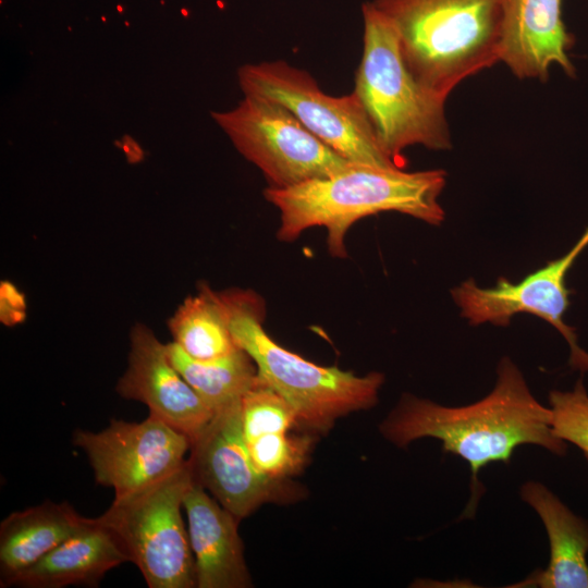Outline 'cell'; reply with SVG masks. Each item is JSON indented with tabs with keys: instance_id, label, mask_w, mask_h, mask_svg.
Masks as SVG:
<instances>
[{
	"instance_id": "obj_1",
	"label": "cell",
	"mask_w": 588,
	"mask_h": 588,
	"mask_svg": "<svg viewBox=\"0 0 588 588\" xmlns=\"http://www.w3.org/2000/svg\"><path fill=\"white\" fill-rule=\"evenodd\" d=\"M551 409L539 403L515 363L503 357L497 381L483 399L465 406L449 407L404 393L379 425L392 444L406 448L421 438L441 441L445 453L463 458L470 467V498L461 518H471L485 489L480 470L491 463H510L514 450L525 444L564 455L567 443L551 426Z\"/></svg>"
},
{
	"instance_id": "obj_2",
	"label": "cell",
	"mask_w": 588,
	"mask_h": 588,
	"mask_svg": "<svg viewBox=\"0 0 588 588\" xmlns=\"http://www.w3.org/2000/svg\"><path fill=\"white\" fill-rule=\"evenodd\" d=\"M446 184L442 169L408 172L352 162L331 175L286 188L268 186L264 196L280 213L277 237L295 241L304 231L321 226L334 258L347 256L345 237L358 220L395 211L432 225L443 222L439 197Z\"/></svg>"
},
{
	"instance_id": "obj_3",
	"label": "cell",
	"mask_w": 588,
	"mask_h": 588,
	"mask_svg": "<svg viewBox=\"0 0 588 588\" xmlns=\"http://www.w3.org/2000/svg\"><path fill=\"white\" fill-rule=\"evenodd\" d=\"M392 25L414 76L448 99L499 63L502 0H371Z\"/></svg>"
},
{
	"instance_id": "obj_4",
	"label": "cell",
	"mask_w": 588,
	"mask_h": 588,
	"mask_svg": "<svg viewBox=\"0 0 588 588\" xmlns=\"http://www.w3.org/2000/svg\"><path fill=\"white\" fill-rule=\"evenodd\" d=\"M221 295L236 345L252 357L258 377L292 405L299 427L326 433L339 418L377 404L383 373L358 376L309 362L265 331V303L257 293L232 289Z\"/></svg>"
},
{
	"instance_id": "obj_5",
	"label": "cell",
	"mask_w": 588,
	"mask_h": 588,
	"mask_svg": "<svg viewBox=\"0 0 588 588\" xmlns=\"http://www.w3.org/2000/svg\"><path fill=\"white\" fill-rule=\"evenodd\" d=\"M363 53L353 89L382 149L401 168L412 146L452 148L446 99L420 83L407 68L396 34L371 1L362 4Z\"/></svg>"
},
{
	"instance_id": "obj_6",
	"label": "cell",
	"mask_w": 588,
	"mask_h": 588,
	"mask_svg": "<svg viewBox=\"0 0 588 588\" xmlns=\"http://www.w3.org/2000/svg\"><path fill=\"white\" fill-rule=\"evenodd\" d=\"M188 462L142 490L114 498L97 519L123 547L149 588L196 587L194 556L182 517L193 483Z\"/></svg>"
},
{
	"instance_id": "obj_7",
	"label": "cell",
	"mask_w": 588,
	"mask_h": 588,
	"mask_svg": "<svg viewBox=\"0 0 588 588\" xmlns=\"http://www.w3.org/2000/svg\"><path fill=\"white\" fill-rule=\"evenodd\" d=\"M237 77L244 95L282 105L347 160L403 169L380 146L353 91L339 97L328 95L311 74L283 60L245 64L238 69Z\"/></svg>"
},
{
	"instance_id": "obj_8",
	"label": "cell",
	"mask_w": 588,
	"mask_h": 588,
	"mask_svg": "<svg viewBox=\"0 0 588 588\" xmlns=\"http://www.w3.org/2000/svg\"><path fill=\"white\" fill-rule=\"evenodd\" d=\"M211 115L270 187L286 188L324 177L352 163L268 98L245 95L232 110Z\"/></svg>"
},
{
	"instance_id": "obj_9",
	"label": "cell",
	"mask_w": 588,
	"mask_h": 588,
	"mask_svg": "<svg viewBox=\"0 0 588 588\" xmlns=\"http://www.w3.org/2000/svg\"><path fill=\"white\" fill-rule=\"evenodd\" d=\"M242 401L213 414L191 442L188 465L193 480L238 519L265 503L287 504L304 497L291 479L261 474L248 452L242 425Z\"/></svg>"
},
{
	"instance_id": "obj_10",
	"label": "cell",
	"mask_w": 588,
	"mask_h": 588,
	"mask_svg": "<svg viewBox=\"0 0 588 588\" xmlns=\"http://www.w3.org/2000/svg\"><path fill=\"white\" fill-rule=\"evenodd\" d=\"M72 443L86 454L95 481L112 488L114 498L173 474L186 463L191 449L185 434L150 415L139 422L111 419L98 432L77 429Z\"/></svg>"
},
{
	"instance_id": "obj_11",
	"label": "cell",
	"mask_w": 588,
	"mask_h": 588,
	"mask_svg": "<svg viewBox=\"0 0 588 588\" xmlns=\"http://www.w3.org/2000/svg\"><path fill=\"white\" fill-rule=\"evenodd\" d=\"M588 246V226L575 245L562 257L528 274L518 283L504 277L493 287H480L468 279L451 291L461 315L477 326L490 322L507 326L517 314H531L549 322L569 346V365L588 371V353L577 342L575 328L564 321L572 291L566 287V275L577 257Z\"/></svg>"
},
{
	"instance_id": "obj_12",
	"label": "cell",
	"mask_w": 588,
	"mask_h": 588,
	"mask_svg": "<svg viewBox=\"0 0 588 588\" xmlns=\"http://www.w3.org/2000/svg\"><path fill=\"white\" fill-rule=\"evenodd\" d=\"M117 393L144 403L150 416L182 432L191 442L215 414L174 367L167 344L143 323L131 330L127 367L118 380Z\"/></svg>"
},
{
	"instance_id": "obj_13",
	"label": "cell",
	"mask_w": 588,
	"mask_h": 588,
	"mask_svg": "<svg viewBox=\"0 0 588 588\" xmlns=\"http://www.w3.org/2000/svg\"><path fill=\"white\" fill-rule=\"evenodd\" d=\"M574 36L562 19V0H502L499 62L519 79L547 82L559 65L574 77Z\"/></svg>"
},
{
	"instance_id": "obj_14",
	"label": "cell",
	"mask_w": 588,
	"mask_h": 588,
	"mask_svg": "<svg viewBox=\"0 0 588 588\" xmlns=\"http://www.w3.org/2000/svg\"><path fill=\"white\" fill-rule=\"evenodd\" d=\"M183 510L187 517L196 587H252L238 534L241 519L195 481L184 497Z\"/></svg>"
},
{
	"instance_id": "obj_15",
	"label": "cell",
	"mask_w": 588,
	"mask_h": 588,
	"mask_svg": "<svg viewBox=\"0 0 588 588\" xmlns=\"http://www.w3.org/2000/svg\"><path fill=\"white\" fill-rule=\"evenodd\" d=\"M128 562L114 536L97 517L61 542L32 566L12 577L5 587H97L111 569Z\"/></svg>"
},
{
	"instance_id": "obj_16",
	"label": "cell",
	"mask_w": 588,
	"mask_h": 588,
	"mask_svg": "<svg viewBox=\"0 0 588 588\" xmlns=\"http://www.w3.org/2000/svg\"><path fill=\"white\" fill-rule=\"evenodd\" d=\"M520 498L540 517L549 539L550 560L509 587L588 588V522L575 515L550 489L529 480Z\"/></svg>"
},
{
	"instance_id": "obj_17",
	"label": "cell",
	"mask_w": 588,
	"mask_h": 588,
	"mask_svg": "<svg viewBox=\"0 0 588 588\" xmlns=\"http://www.w3.org/2000/svg\"><path fill=\"white\" fill-rule=\"evenodd\" d=\"M88 517L68 502L45 501L10 513L0 524V586L82 528Z\"/></svg>"
},
{
	"instance_id": "obj_18",
	"label": "cell",
	"mask_w": 588,
	"mask_h": 588,
	"mask_svg": "<svg viewBox=\"0 0 588 588\" xmlns=\"http://www.w3.org/2000/svg\"><path fill=\"white\" fill-rule=\"evenodd\" d=\"M168 326L173 343L194 359H216L238 347L221 292L211 290L207 284L184 299Z\"/></svg>"
},
{
	"instance_id": "obj_19",
	"label": "cell",
	"mask_w": 588,
	"mask_h": 588,
	"mask_svg": "<svg viewBox=\"0 0 588 588\" xmlns=\"http://www.w3.org/2000/svg\"><path fill=\"white\" fill-rule=\"evenodd\" d=\"M167 350L174 367L213 413L241 402L257 379L254 360L241 347L210 360L194 359L173 342Z\"/></svg>"
},
{
	"instance_id": "obj_20",
	"label": "cell",
	"mask_w": 588,
	"mask_h": 588,
	"mask_svg": "<svg viewBox=\"0 0 588 588\" xmlns=\"http://www.w3.org/2000/svg\"><path fill=\"white\" fill-rule=\"evenodd\" d=\"M256 468L264 475L286 480L302 471L308 462L314 439L289 432L266 433L246 440Z\"/></svg>"
},
{
	"instance_id": "obj_21",
	"label": "cell",
	"mask_w": 588,
	"mask_h": 588,
	"mask_svg": "<svg viewBox=\"0 0 588 588\" xmlns=\"http://www.w3.org/2000/svg\"><path fill=\"white\" fill-rule=\"evenodd\" d=\"M241 411L245 440L266 433L289 432L299 426L292 405L258 375L242 399Z\"/></svg>"
},
{
	"instance_id": "obj_22",
	"label": "cell",
	"mask_w": 588,
	"mask_h": 588,
	"mask_svg": "<svg viewBox=\"0 0 588 588\" xmlns=\"http://www.w3.org/2000/svg\"><path fill=\"white\" fill-rule=\"evenodd\" d=\"M549 404L554 434L580 449L588 461V392L583 379L569 391L552 390Z\"/></svg>"
},
{
	"instance_id": "obj_23",
	"label": "cell",
	"mask_w": 588,
	"mask_h": 588,
	"mask_svg": "<svg viewBox=\"0 0 588 588\" xmlns=\"http://www.w3.org/2000/svg\"><path fill=\"white\" fill-rule=\"evenodd\" d=\"M26 304L24 295L14 284L4 281L0 286V319L7 326H14L23 321Z\"/></svg>"
}]
</instances>
